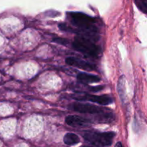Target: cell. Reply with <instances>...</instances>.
Here are the masks:
<instances>
[{
    "mask_svg": "<svg viewBox=\"0 0 147 147\" xmlns=\"http://www.w3.org/2000/svg\"><path fill=\"white\" fill-rule=\"evenodd\" d=\"M115 147H123V146H122V144L121 142H118Z\"/></svg>",
    "mask_w": 147,
    "mask_h": 147,
    "instance_id": "cell-13",
    "label": "cell"
},
{
    "mask_svg": "<svg viewBox=\"0 0 147 147\" xmlns=\"http://www.w3.org/2000/svg\"><path fill=\"white\" fill-rule=\"evenodd\" d=\"M70 108L75 111L83 113H90V114H100L103 112V109L100 107L93 106L88 103H74L70 106Z\"/></svg>",
    "mask_w": 147,
    "mask_h": 147,
    "instance_id": "cell-5",
    "label": "cell"
},
{
    "mask_svg": "<svg viewBox=\"0 0 147 147\" xmlns=\"http://www.w3.org/2000/svg\"><path fill=\"white\" fill-rule=\"evenodd\" d=\"M73 47L78 51L90 57H97L100 53L99 47L90 39L82 36L76 37L73 42Z\"/></svg>",
    "mask_w": 147,
    "mask_h": 147,
    "instance_id": "cell-2",
    "label": "cell"
},
{
    "mask_svg": "<svg viewBox=\"0 0 147 147\" xmlns=\"http://www.w3.org/2000/svg\"><path fill=\"white\" fill-rule=\"evenodd\" d=\"M104 88V87L103 86H96V87H91L89 88V90H90V91H94V92H96V91H100V90H101L102 89Z\"/></svg>",
    "mask_w": 147,
    "mask_h": 147,
    "instance_id": "cell-12",
    "label": "cell"
},
{
    "mask_svg": "<svg viewBox=\"0 0 147 147\" xmlns=\"http://www.w3.org/2000/svg\"><path fill=\"white\" fill-rule=\"evenodd\" d=\"M114 136L115 133L113 132L99 133L95 131H86L83 134V137L86 141L98 147L110 146L113 142Z\"/></svg>",
    "mask_w": 147,
    "mask_h": 147,
    "instance_id": "cell-1",
    "label": "cell"
},
{
    "mask_svg": "<svg viewBox=\"0 0 147 147\" xmlns=\"http://www.w3.org/2000/svg\"><path fill=\"white\" fill-rule=\"evenodd\" d=\"M126 88H125V79L124 76H122L121 77L119 78V82H118V92L120 96L121 99L122 101H124L126 98Z\"/></svg>",
    "mask_w": 147,
    "mask_h": 147,
    "instance_id": "cell-10",
    "label": "cell"
},
{
    "mask_svg": "<svg viewBox=\"0 0 147 147\" xmlns=\"http://www.w3.org/2000/svg\"><path fill=\"white\" fill-rule=\"evenodd\" d=\"M141 1H146V0H141Z\"/></svg>",
    "mask_w": 147,
    "mask_h": 147,
    "instance_id": "cell-14",
    "label": "cell"
},
{
    "mask_svg": "<svg viewBox=\"0 0 147 147\" xmlns=\"http://www.w3.org/2000/svg\"><path fill=\"white\" fill-rule=\"evenodd\" d=\"M83 147H88V146H83Z\"/></svg>",
    "mask_w": 147,
    "mask_h": 147,
    "instance_id": "cell-15",
    "label": "cell"
},
{
    "mask_svg": "<svg viewBox=\"0 0 147 147\" xmlns=\"http://www.w3.org/2000/svg\"><path fill=\"white\" fill-rule=\"evenodd\" d=\"M64 142L65 144L68 145V146H73V145H76L80 142V139L78 136L76 134L73 133H68L66 134L64 136Z\"/></svg>",
    "mask_w": 147,
    "mask_h": 147,
    "instance_id": "cell-9",
    "label": "cell"
},
{
    "mask_svg": "<svg viewBox=\"0 0 147 147\" xmlns=\"http://www.w3.org/2000/svg\"><path fill=\"white\" fill-rule=\"evenodd\" d=\"M65 122L67 125L74 127H85L91 123L89 119L78 116H68L66 117Z\"/></svg>",
    "mask_w": 147,
    "mask_h": 147,
    "instance_id": "cell-7",
    "label": "cell"
},
{
    "mask_svg": "<svg viewBox=\"0 0 147 147\" xmlns=\"http://www.w3.org/2000/svg\"><path fill=\"white\" fill-rule=\"evenodd\" d=\"M69 16L71 22L76 27L92 32L96 30L94 27L96 20L93 17L81 12H70Z\"/></svg>",
    "mask_w": 147,
    "mask_h": 147,
    "instance_id": "cell-3",
    "label": "cell"
},
{
    "mask_svg": "<svg viewBox=\"0 0 147 147\" xmlns=\"http://www.w3.org/2000/svg\"><path fill=\"white\" fill-rule=\"evenodd\" d=\"M53 41L61 45H66L67 43V40L63 38H54L53 39Z\"/></svg>",
    "mask_w": 147,
    "mask_h": 147,
    "instance_id": "cell-11",
    "label": "cell"
},
{
    "mask_svg": "<svg viewBox=\"0 0 147 147\" xmlns=\"http://www.w3.org/2000/svg\"><path fill=\"white\" fill-rule=\"evenodd\" d=\"M65 63L68 65L78 67V68L83 69V70H87V71H93L96 69L93 65L84 61V60H80V59L76 58V57H67L65 60Z\"/></svg>",
    "mask_w": 147,
    "mask_h": 147,
    "instance_id": "cell-6",
    "label": "cell"
},
{
    "mask_svg": "<svg viewBox=\"0 0 147 147\" xmlns=\"http://www.w3.org/2000/svg\"><path fill=\"white\" fill-rule=\"evenodd\" d=\"M72 98L75 100H80V101L88 100L90 102H94L102 106H107V105L111 104L113 102V99L109 96H93V95L81 93L73 95Z\"/></svg>",
    "mask_w": 147,
    "mask_h": 147,
    "instance_id": "cell-4",
    "label": "cell"
},
{
    "mask_svg": "<svg viewBox=\"0 0 147 147\" xmlns=\"http://www.w3.org/2000/svg\"><path fill=\"white\" fill-rule=\"evenodd\" d=\"M77 78L79 81L84 84L98 83L100 81V78L97 76L88 74V73H79L77 76Z\"/></svg>",
    "mask_w": 147,
    "mask_h": 147,
    "instance_id": "cell-8",
    "label": "cell"
}]
</instances>
